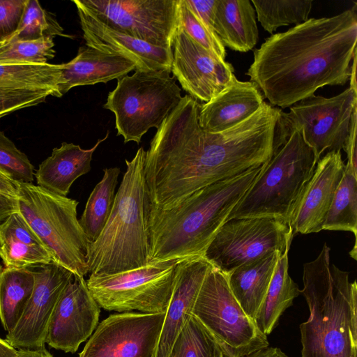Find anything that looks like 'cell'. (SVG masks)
Returning <instances> with one entry per match:
<instances>
[{
    "label": "cell",
    "mask_w": 357,
    "mask_h": 357,
    "mask_svg": "<svg viewBox=\"0 0 357 357\" xmlns=\"http://www.w3.org/2000/svg\"><path fill=\"white\" fill-rule=\"evenodd\" d=\"M55 36L71 37L63 33V29L56 16L43 8L38 1L27 0L17 29L1 43L15 40H34Z\"/></svg>",
    "instance_id": "836d02e7"
},
{
    "label": "cell",
    "mask_w": 357,
    "mask_h": 357,
    "mask_svg": "<svg viewBox=\"0 0 357 357\" xmlns=\"http://www.w3.org/2000/svg\"><path fill=\"white\" fill-rule=\"evenodd\" d=\"M165 312H122L102 321L79 357H153Z\"/></svg>",
    "instance_id": "5bb4252c"
},
{
    "label": "cell",
    "mask_w": 357,
    "mask_h": 357,
    "mask_svg": "<svg viewBox=\"0 0 357 357\" xmlns=\"http://www.w3.org/2000/svg\"><path fill=\"white\" fill-rule=\"evenodd\" d=\"M34 170L27 155L0 130V172L17 183H31Z\"/></svg>",
    "instance_id": "8d00e7d4"
},
{
    "label": "cell",
    "mask_w": 357,
    "mask_h": 357,
    "mask_svg": "<svg viewBox=\"0 0 357 357\" xmlns=\"http://www.w3.org/2000/svg\"><path fill=\"white\" fill-rule=\"evenodd\" d=\"M294 235L289 224L280 218H233L220 227L204 257L227 275L267 254L278 252L282 256L289 252Z\"/></svg>",
    "instance_id": "8fae6325"
},
{
    "label": "cell",
    "mask_w": 357,
    "mask_h": 357,
    "mask_svg": "<svg viewBox=\"0 0 357 357\" xmlns=\"http://www.w3.org/2000/svg\"><path fill=\"white\" fill-rule=\"evenodd\" d=\"M18 183L13 181L0 172V192L16 197Z\"/></svg>",
    "instance_id": "ee69618b"
},
{
    "label": "cell",
    "mask_w": 357,
    "mask_h": 357,
    "mask_svg": "<svg viewBox=\"0 0 357 357\" xmlns=\"http://www.w3.org/2000/svg\"><path fill=\"white\" fill-rule=\"evenodd\" d=\"M180 260L150 262L135 269L108 275H90L86 282L100 307L105 310L119 312H165L173 293Z\"/></svg>",
    "instance_id": "30bf717a"
},
{
    "label": "cell",
    "mask_w": 357,
    "mask_h": 357,
    "mask_svg": "<svg viewBox=\"0 0 357 357\" xmlns=\"http://www.w3.org/2000/svg\"><path fill=\"white\" fill-rule=\"evenodd\" d=\"M280 256L278 252H273L235 268L226 275L232 294L245 314L254 321Z\"/></svg>",
    "instance_id": "484cf974"
},
{
    "label": "cell",
    "mask_w": 357,
    "mask_h": 357,
    "mask_svg": "<svg viewBox=\"0 0 357 357\" xmlns=\"http://www.w3.org/2000/svg\"><path fill=\"white\" fill-rule=\"evenodd\" d=\"M356 3L272 34L254 51L246 75L272 106L290 107L324 86H344L357 53Z\"/></svg>",
    "instance_id": "6da1fadb"
},
{
    "label": "cell",
    "mask_w": 357,
    "mask_h": 357,
    "mask_svg": "<svg viewBox=\"0 0 357 357\" xmlns=\"http://www.w3.org/2000/svg\"><path fill=\"white\" fill-rule=\"evenodd\" d=\"M178 26L205 50L225 61V47L218 36L187 6L184 0H178Z\"/></svg>",
    "instance_id": "d590c367"
},
{
    "label": "cell",
    "mask_w": 357,
    "mask_h": 357,
    "mask_svg": "<svg viewBox=\"0 0 357 357\" xmlns=\"http://www.w3.org/2000/svg\"><path fill=\"white\" fill-rule=\"evenodd\" d=\"M35 284L24 313L5 340L15 349L45 346L50 320L63 288L73 275L66 268L51 262L29 268Z\"/></svg>",
    "instance_id": "e0dca14e"
},
{
    "label": "cell",
    "mask_w": 357,
    "mask_h": 357,
    "mask_svg": "<svg viewBox=\"0 0 357 357\" xmlns=\"http://www.w3.org/2000/svg\"><path fill=\"white\" fill-rule=\"evenodd\" d=\"M27 0H0V43L17 29Z\"/></svg>",
    "instance_id": "f35d334b"
},
{
    "label": "cell",
    "mask_w": 357,
    "mask_h": 357,
    "mask_svg": "<svg viewBox=\"0 0 357 357\" xmlns=\"http://www.w3.org/2000/svg\"><path fill=\"white\" fill-rule=\"evenodd\" d=\"M200 106L189 95L182 97L151 139L144 166L149 206L169 208L220 181L210 133L199 123Z\"/></svg>",
    "instance_id": "7a4b0ae2"
},
{
    "label": "cell",
    "mask_w": 357,
    "mask_h": 357,
    "mask_svg": "<svg viewBox=\"0 0 357 357\" xmlns=\"http://www.w3.org/2000/svg\"><path fill=\"white\" fill-rule=\"evenodd\" d=\"M317 160L301 130L291 135L264 165L251 187L230 213L233 218L271 216L288 222L291 208L312 176Z\"/></svg>",
    "instance_id": "8992f818"
},
{
    "label": "cell",
    "mask_w": 357,
    "mask_h": 357,
    "mask_svg": "<svg viewBox=\"0 0 357 357\" xmlns=\"http://www.w3.org/2000/svg\"><path fill=\"white\" fill-rule=\"evenodd\" d=\"M17 350L5 340L0 338V357H15Z\"/></svg>",
    "instance_id": "bcb514c9"
},
{
    "label": "cell",
    "mask_w": 357,
    "mask_h": 357,
    "mask_svg": "<svg viewBox=\"0 0 357 357\" xmlns=\"http://www.w3.org/2000/svg\"><path fill=\"white\" fill-rule=\"evenodd\" d=\"M288 253L279 257L266 295L255 319L257 326L266 335L275 329L281 315L301 294L298 284L288 273Z\"/></svg>",
    "instance_id": "4316f807"
},
{
    "label": "cell",
    "mask_w": 357,
    "mask_h": 357,
    "mask_svg": "<svg viewBox=\"0 0 357 357\" xmlns=\"http://www.w3.org/2000/svg\"><path fill=\"white\" fill-rule=\"evenodd\" d=\"M15 357H53L45 347L37 349H20L17 350Z\"/></svg>",
    "instance_id": "f6af8a7d"
},
{
    "label": "cell",
    "mask_w": 357,
    "mask_h": 357,
    "mask_svg": "<svg viewBox=\"0 0 357 357\" xmlns=\"http://www.w3.org/2000/svg\"><path fill=\"white\" fill-rule=\"evenodd\" d=\"M61 65L52 63H0V83L50 89L61 97Z\"/></svg>",
    "instance_id": "4dcf8cb0"
},
{
    "label": "cell",
    "mask_w": 357,
    "mask_h": 357,
    "mask_svg": "<svg viewBox=\"0 0 357 357\" xmlns=\"http://www.w3.org/2000/svg\"><path fill=\"white\" fill-rule=\"evenodd\" d=\"M213 267L204 257L184 258L178 263L173 293L153 357H167L176 336L191 314L206 275Z\"/></svg>",
    "instance_id": "ffe728a7"
},
{
    "label": "cell",
    "mask_w": 357,
    "mask_h": 357,
    "mask_svg": "<svg viewBox=\"0 0 357 357\" xmlns=\"http://www.w3.org/2000/svg\"><path fill=\"white\" fill-rule=\"evenodd\" d=\"M51 96L56 97L50 89L0 83V119L19 109L36 106Z\"/></svg>",
    "instance_id": "74e56055"
},
{
    "label": "cell",
    "mask_w": 357,
    "mask_h": 357,
    "mask_svg": "<svg viewBox=\"0 0 357 357\" xmlns=\"http://www.w3.org/2000/svg\"><path fill=\"white\" fill-rule=\"evenodd\" d=\"M356 59H357V53L354 55L351 66V71H350V86L351 89L357 91V82H356Z\"/></svg>",
    "instance_id": "7dc6e473"
},
{
    "label": "cell",
    "mask_w": 357,
    "mask_h": 357,
    "mask_svg": "<svg viewBox=\"0 0 357 357\" xmlns=\"http://www.w3.org/2000/svg\"><path fill=\"white\" fill-rule=\"evenodd\" d=\"M35 284L28 268H12L0 265V319L4 330L12 331L31 298Z\"/></svg>",
    "instance_id": "83f0119b"
},
{
    "label": "cell",
    "mask_w": 357,
    "mask_h": 357,
    "mask_svg": "<svg viewBox=\"0 0 357 357\" xmlns=\"http://www.w3.org/2000/svg\"><path fill=\"white\" fill-rule=\"evenodd\" d=\"M204 187L165 209L146 202L150 262L204 257L264 165Z\"/></svg>",
    "instance_id": "3957f363"
},
{
    "label": "cell",
    "mask_w": 357,
    "mask_h": 357,
    "mask_svg": "<svg viewBox=\"0 0 357 357\" xmlns=\"http://www.w3.org/2000/svg\"><path fill=\"white\" fill-rule=\"evenodd\" d=\"M323 230L357 233V175L344 168L327 213Z\"/></svg>",
    "instance_id": "f546056e"
},
{
    "label": "cell",
    "mask_w": 357,
    "mask_h": 357,
    "mask_svg": "<svg viewBox=\"0 0 357 357\" xmlns=\"http://www.w3.org/2000/svg\"><path fill=\"white\" fill-rule=\"evenodd\" d=\"M213 29L223 45L252 50L259 40L256 13L250 0H217Z\"/></svg>",
    "instance_id": "d4e9b609"
},
{
    "label": "cell",
    "mask_w": 357,
    "mask_h": 357,
    "mask_svg": "<svg viewBox=\"0 0 357 357\" xmlns=\"http://www.w3.org/2000/svg\"><path fill=\"white\" fill-rule=\"evenodd\" d=\"M257 19L264 29L273 33L282 26L298 25L307 20L312 0H251Z\"/></svg>",
    "instance_id": "1f68e13d"
},
{
    "label": "cell",
    "mask_w": 357,
    "mask_h": 357,
    "mask_svg": "<svg viewBox=\"0 0 357 357\" xmlns=\"http://www.w3.org/2000/svg\"><path fill=\"white\" fill-rule=\"evenodd\" d=\"M344 168L340 151L327 152L318 160L312 176L303 188L289 215L288 223L294 234L323 230Z\"/></svg>",
    "instance_id": "ac0fdd59"
},
{
    "label": "cell",
    "mask_w": 357,
    "mask_h": 357,
    "mask_svg": "<svg viewBox=\"0 0 357 357\" xmlns=\"http://www.w3.org/2000/svg\"><path fill=\"white\" fill-rule=\"evenodd\" d=\"M191 314L211 333L225 357H243L269 346L267 335L232 294L226 275L213 267L200 287Z\"/></svg>",
    "instance_id": "9c48e42d"
},
{
    "label": "cell",
    "mask_w": 357,
    "mask_h": 357,
    "mask_svg": "<svg viewBox=\"0 0 357 357\" xmlns=\"http://www.w3.org/2000/svg\"><path fill=\"white\" fill-rule=\"evenodd\" d=\"M17 211V197L0 192V222Z\"/></svg>",
    "instance_id": "b9f144b4"
},
{
    "label": "cell",
    "mask_w": 357,
    "mask_h": 357,
    "mask_svg": "<svg viewBox=\"0 0 357 357\" xmlns=\"http://www.w3.org/2000/svg\"><path fill=\"white\" fill-rule=\"evenodd\" d=\"M330 248L303 266L304 296L310 310L300 325L302 357H357V284L330 265Z\"/></svg>",
    "instance_id": "277c9868"
},
{
    "label": "cell",
    "mask_w": 357,
    "mask_h": 357,
    "mask_svg": "<svg viewBox=\"0 0 357 357\" xmlns=\"http://www.w3.org/2000/svg\"><path fill=\"white\" fill-rule=\"evenodd\" d=\"M100 139L89 149L73 143L63 142L52 150L35 172L37 185L59 195L67 197L72 184L91 168L92 156L98 146L109 137Z\"/></svg>",
    "instance_id": "603a6c76"
},
{
    "label": "cell",
    "mask_w": 357,
    "mask_h": 357,
    "mask_svg": "<svg viewBox=\"0 0 357 357\" xmlns=\"http://www.w3.org/2000/svg\"><path fill=\"white\" fill-rule=\"evenodd\" d=\"M356 107L357 91L351 87L331 98L313 94L294 104L289 112L281 110L275 132L287 137L292 130H301L318 161L326 151L344 149Z\"/></svg>",
    "instance_id": "7c38bea8"
},
{
    "label": "cell",
    "mask_w": 357,
    "mask_h": 357,
    "mask_svg": "<svg viewBox=\"0 0 357 357\" xmlns=\"http://www.w3.org/2000/svg\"><path fill=\"white\" fill-rule=\"evenodd\" d=\"M167 357H225L211 333L192 314L176 336Z\"/></svg>",
    "instance_id": "d6a6232c"
},
{
    "label": "cell",
    "mask_w": 357,
    "mask_h": 357,
    "mask_svg": "<svg viewBox=\"0 0 357 357\" xmlns=\"http://www.w3.org/2000/svg\"><path fill=\"white\" fill-rule=\"evenodd\" d=\"M264 99L255 84L239 81L235 76L227 88L201 105L199 126L211 133L225 131L254 114L264 102Z\"/></svg>",
    "instance_id": "44dd1931"
},
{
    "label": "cell",
    "mask_w": 357,
    "mask_h": 357,
    "mask_svg": "<svg viewBox=\"0 0 357 357\" xmlns=\"http://www.w3.org/2000/svg\"><path fill=\"white\" fill-rule=\"evenodd\" d=\"M145 157L146 151L142 146L131 160H125L126 169L111 214L90 245V275H112L144 266L150 261Z\"/></svg>",
    "instance_id": "5b68a950"
},
{
    "label": "cell",
    "mask_w": 357,
    "mask_h": 357,
    "mask_svg": "<svg viewBox=\"0 0 357 357\" xmlns=\"http://www.w3.org/2000/svg\"><path fill=\"white\" fill-rule=\"evenodd\" d=\"M187 6L210 29L213 30V20L217 0H184Z\"/></svg>",
    "instance_id": "60d3db41"
},
{
    "label": "cell",
    "mask_w": 357,
    "mask_h": 357,
    "mask_svg": "<svg viewBox=\"0 0 357 357\" xmlns=\"http://www.w3.org/2000/svg\"><path fill=\"white\" fill-rule=\"evenodd\" d=\"M86 45L101 52L124 57L139 71L169 70L172 50L158 47L115 30L102 23L73 0Z\"/></svg>",
    "instance_id": "d6986e66"
},
{
    "label": "cell",
    "mask_w": 357,
    "mask_h": 357,
    "mask_svg": "<svg viewBox=\"0 0 357 357\" xmlns=\"http://www.w3.org/2000/svg\"><path fill=\"white\" fill-rule=\"evenodd\" d=\"M243 357H288L280 348L266 347Z\"/></svg>",
    "instance_id": "7bdbcfd3"
},
{
    "label": "cell",
    "mask_w": 357,
    "mask_h": 357,
    "mask_svg": "<svg viewBox=\"0 0 357 357\" xmlns=\"http://www.w3.org/2000/svg\"><path fill=\"white\" fill-rule=\"evenodd\" d=\"M103 171V176L91 192L79 220L91 243L99 236L111 214L121 173L119 167L105 168Z\"/></svg>",
    "instance_id": "f1b7e54d"
},
{
    "label": "cell",
    "mask_w": 357,
    "mask_h": 357,
    "mask_svg": "<svg viewBox=\"0 0 357 357\" xmlns=\"http://www.w3.org/2000/svg\"><path fill=\"white\" fill-rule=\"evenodd\" d=\"M171 73L190 96L207 102L231 82L232 65L193 40L181 27L173 38Z\"/></svg>",
    "instance_id": "9a60e30c"
},
{
    "label": "cell",
    "mask_w": 357,
    "mask_h": 357,
    "mask_svg": "<svg viewBox=\"0 0 357 357\" xmlns=\"http://www.w3.org/2000/svg\"><path fill=\"white\" fill-rule=\"evenodd\" d=\"M18 212L51 255L52 262L84 277L91 242L77 217L78 202L37 185L18 183Z\"/></svg>",
    "instance_id": "52a82bcc"
},
{
    "label": "cell",
    "mask_w": 357,
    "mask_h": 357,
    "mask_svg": "<svg viewBox=\"0 0 357 357\" xmlns=\"http://www.w3.org/2000/svg\"><path fill=\"white\" fill-rule=\"evenodd\" d=\"M54 38L0 43V63H47L55 56Z\"/></svg>",
    "instance_id": "e575fe53"
},
{
    "label": "cell",
    "mask_w": 357,
    "mask_h": 357,
    "mask_svg": "<svg viewBox=\"0 0 357 357\" xmlns=\"http://www.w3.org/2000/svg\"><path fill=\"white\" fill-rule=\"evenodd\" d=\"M108 26L151 45L172 48L178 0H77Z\"/></svg>",
    "instance_id": "4fadbf2b"
},
{
    "label": "cell",
    "mask_w": 357,
    "mask_h": 357,
    "mask_svg": "<svg viewBox=\"0 0 357 357\" xmlns=\"http://www.w3.org/2000/svg\"><path fill=\"white\" fill-rule=\"evenodd\" d=\"M100 312L84 277L73 274L56 303L45 343L54 349L75 353L96 328Z\"/></svg>",
    "instance_id": "2e32d148"
},
{
    "label": "cell",
    "mask_w": 357,
    "mask_h": 357,
    "mask_svg": "<svg viewBox=\"0 0 357 357\" xmlns=\"http://www.w3.org/2000/svg\"><path fill=\"white\" fill-rule=\"evenodd\" d=\"M61 65L62 83L59 91L61 96L75 86L107 83L136 70L131 61L87 45L80 47L74 59Z\"/></svg>",
    "instance_id": "7402d4cb"
},
{
    "label": "cell",
    "mask_w": 357,
    "mask_h": 357,
    "mask_svg": "<svg viewBox=\"0 0 357 357\" xmlns=\"http://www.w3.org/2000/svg\"><path fill=\"white\" fill-rule=\"evenodd\" d=\"M356 124L357 107L354 110L352 113L349 135L343 149L347 153V158L345 169L349 170L356 175H357Z\"/></svg>",
    "instance_id": "ab89813d"
},
{
    "label": "cell",
    "mask_w": 357,
    "mask_h": 357,
    "mask_svg": "<svg viewBox=\"0 0 357 357\" xmlns=\"http://www.w3.org/2000/svg\"><path fill=\"white\" fill-rule=\"evenodd\" d=\"M0 258L5 267L12 268L52 262L45 245L18 211L0 222Z\"/></svg>",
    "instance_id": "cb8c5ba5"
},
{
    "label": "cell",
    "mask_w": 357,
    "mask_h": 357,
    "mask_svg": "<svg viewBox=\"0 0 357 357\" xmlns=\"http://www.w3.org/2000/svg\"><path fill=\"white\" fill-rule=\"evenodd\" d=\"M169 70L135 72L117 79L103 105L115 116L117 135L139 144L151 128L158 129L179 104L181 89Z\"/></svg>",
    "instance_id": "ba28073f"
}]
</instances>
